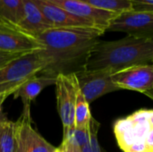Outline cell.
Segmentation results:
<instances>
[{
	"label": "cell",
	"instance_id": "cell-8",
	"mask_svg": "<svg viewBox=\"0 0 153 152\" xmlns=\"http://www.w3.org/2000/svg\"><path fill=\"white\" fill-rule=\"evenodd\" d=\"M112 81L121 90L145 94L153 90V65H134L112 73Z\"/></svg>",
	"mask_w": 153,
	"mask_h": 152
},
{
	"label": "cell",
	"instance_id": "cell-20",
	"mask_svg": "<svg viewBox=\"0 0 153 152\" xmlns=\"http://www.w3.org/2000/svg\"><path fill=\"white\" fill-rule=\"evenodd\" d=\"M132 11L153 12V0H130Z\"/></svg>",
	"mask_w": 153,
	"mask_h": 152
},
{
	"label": "cell",
	"instance_id": "cell-7",
	"mask_svg": "<svg viewBox=\"0 0 153 152\" xmlns=\"http://www.w3.org/2000/svg\"><path fill=\"white\" fill-rule=\"evenodd\" d=\"M63 8L69 13L91 22L94 27L107 31V29L118 15L113 12L95 8L79 0H48Z\"/></svg>",
	"mask_w": 153,
	"mask_h": 152
},
{
	"label": "cell",
	"instance_id": "cell-12",
	"mask_svg": "<svg viewBox=\"0 0 153 152\" xmlns=\"http://www.w3.org/2000/svg\"><path fill=\"white\" fill-rule=\"evenodd\" d=\"M23 17L16 26L22 31L36 38L44 31L52 29L33 0H23Z\"/></svg>",
	"mask_w": 153,
	"mask_h": 152
},
{
	"label": "cell",
	"instance_id": "cell-23",
	"mask_svg": "<svg viewBox=\"0 0 153 152\" xmlns=\"http://www.w3.org/2000/svg\"><path fill=\"white\" fill-rule=\"evenodd\" d=\"M10 95L7 94V93H0V123L6 120V118L4 117V116L3 115V112H2V105L4 103V101L9 97Z\"/></svg>",
	"mask_w": 153,
	"mask_h": 152
},
{
	"label": "cell",
	"instance_id": "cell-14",
	"mask_svg": "<svg viewBox=\"0 0 153 152\" xmlns=\"http://www.w3.org/2000/svg\"><path fill=\"white\" fill-rule=\"evenodd\" d=\"M30 107H23L20 118L14 123V151L13 152H27V132L30 121Z\"/></svg>",
	"mask_w": 153,
	"mask_h": 152
},
{
	"label": "cell",
	"instance_id": "cell-26",
	"mask_svg": "<svg viewBox=\"0 0 153 152\" xmlns=\"http://www.w3.org/2000/svg\"><path fill=\"white\" fill-rule=\"evenodd\" d=\"M0 152H1V151H0Z\"/></svg>",
	"mask_w": 153,
	"mask_h": 152
},
{
	"label": "cell",
	"instance_id": "cell-4",
	"mask_svg": "<svg viewBox=\"0 0 153 152\" xmlns=\"http://www.w3.org/2000/svg\"><path fill=\"white\" fill-rule=\"evenodd\" d=\"M57 109L62 121L64 135L75 128V103L79 85L74 73H60L56 82Z\"/></svg>",
	"mask_w": 153,
	"mask_h": 152
},
{
	"label": "cell",
	"instance_id": "cell-3",
	"mask_svg": "<svg viewBox=\"0 0 153 152\" xmlns=\"http://www.w3.org/2000/svg\"><path fill=\"white\" fill-rule=\"evenodd\" d=\"M49 62L43 49L23 54L0 67V93L13 94L25 82L48 69Z\"/></svg>",
	"mask_w": 153,
	"mask_h": 152
},
{
	"label": "cell",
	"instance_id": "cell-22",
	"mask_svg": "<svg viewBox=\"0 0 153 152\" xmlns=\"http://www.w3.org/2000/svg\"><path fill=\"white\" fill-rule=\"evenodd\" d=\"M22 55H23V54H20V53H9V52H4V51H1L0 50V67H2L3 65H6L10 61H12V60L19 57Z\"/></svg>",
	"mask_w": 153,
	"mask_h": 152
},
{
	"label": "cell",
	"instance_id": "cell-2",
	"mask_svg": "<svg viewBox=\"0 0 153 152\" xmlns=\"http://www.w3.org/2000/svg\"><path fill=\"white\" fill-rule=\"evenodd\" d=\"M153 40L126 36L112 41H98L83 69L110 70L113 73L134 65H152Z\"/></svg>",
	"mask_w": 153,
	"mask_h": 152
},
{
	"label": "cell",
	"instance_id": "cell-10",
	"mask_svg": "<svg viewBox=\"0 0 153 152\" xmlns=\"http://www.w3.org/2000/svg\"><path fill=\"white\" fill-rule=\"evenodd\" d=\"M52 28L94 27L91 22L80 19L48 0H33ZM96 28V27H94Z\"/></svg>",
	"mask_w": 153,
	"mask_h": 152
},
{
	"label": "cell",
	"instance_id": "cell-15",
	"mask_svg": "<svg viewBox=\"0 0 153 152\" xmlns=\"http://www.w3.org/2000/svg\"><path fill=\"white\" fill-rule=\"evenodd\" d=\"M89 103L86 101L84 96L80 90L77 92L76 103H75V117L74 124L77 129H87L90 126V121L91 119V114L89 107Z\"/></svg>",
	"mask_w": 153,
	"mask_h": 152
},
{
	"label": "cell",
	"instance_id": "cell-11",
	"mask_svg": "<svg viewBox=\"0 0 153 152\" xmlns=\"http://www.w3.org/2000/svg\"><path fill=\"white\" fill-rule=\"evenodd\" d=\"M56 77L57 74L54 73L42 71L25 82L13 93V98H21L23 107H30L31 101L37 98L45 88L56 84Z\"/></svg>",
	"mask_w": 153,
	"mask_h": 152
},
{
	"label": "cell",
	"instance_id": "cell-1",
	"mask_svg": "<svg viewBox=\"0 0 153 152\" xmlns=\"http://www.w3.org/2000/svg\"><path fill=\"white\" fill-rule=\"evenodd\" d=\"M104 33L94 27H63L39 34L36 39L49 62L48 68L44 71L58 74L60 69L74 65L83 69L90 52Z\"/></svg>",
	"mask_w": 153,
	"mask_h": 152
},
{
	"label": "cell",
	"instance_id": "cell-21",
	"mask_svg": "<svg viewBox=\"0 0 153 152\" xmlns=\"http://www.w3.org/2000/svg\"><path fill=\"white\" fill-rule=\"evenodd\" d=\"M64 152H82L79 145L72 138H63V142L61 144Z\"/></svg>",
	"mask_w": 153,
	"mask_h": 152
},
{
	"label": "cell",
	"instance_id": "cell-19",
	"mask_svg": "<svg viewBox=\"0 0 153 152\" xmlns=\"http://www.w3.org/2000/svg\"><path fill=\"white\" fill-rule=\"evenodd\" d=\"M100 126V123L95 118L91 117L89 126L90 140L89 142L81 149L82 152H106L100 147L98 140V132Z\"/></svg>",
	"mask_w": 153,
	"mask_h": 152
},
{
	"label": "cell",
	"instance_id": "cell-24",
	"mask_svg": "<svg viewBox=\"0 0 153 152\" xmlns=\"http://www.w3.org/2000/svg\"><path fill=\"white\" fill-rule=\"evenodd\" d=\"M152 65H153V64H152ZM145 95H146V96H148L149 98H151L152 99H153V90H151V91L146 92V93H145Z\"/></svg>",
	"mask_w": 153,
	"mask_h": 152
},
{
	"label": "cell",
	"instance_id": "cell-6",
	"mask_svg": "<svg viewBox=\"0 0 153 152\" xmlns=\"http://www.w3.org/2000/svg\"><path fill=\"white\" fill-rule=\"evenodd\" d=\"M107 31L124 32L134 38L153 40V12L122 13L113 20Z\"/></svg>",
	"mask_w": 153,
	"mask_h": 152
},
{
	"label": "cell",
	"instance_id": "cell-13",
	"mask_svg": "<svg viewBox=\"0 0 153 152\" xmlns=\"http://www.w3.org/2000/svg\"><path fill=\"white\" fill-rule=\"evenodd\" d=\"M23 13V0H0V22L17 26Z\"/></svg>",
	"mask_w": 153,
	"mask_h": 152
},
{
	"label": "cell",
	"instance_id": "cell-25",
	"mask_svg": "<svg viewBox=\"0 0 153 152\" xmlns=\"http://www.w3.org/2000/svg\"><path fill=\"white\" fill-rule=\"evenodd\" d=\"M55 152H64V150H63V147L60 146L59 148H56V151Z\"/></svg>",
	"mask_w": 153,
	"mask_h": 152
},
{
	"label": "cell",
	"instance_id": "cell-18",
	"mask_svg": "<svg viewBox=\"0 0 153 152\" xmlns=\"http://www.w3.org/2000/svg\"><path fill=\"white\" fill-rule=\"evenodd\" d=\"M14 143V123L6 119L0 123V151L13 152Z\"/></svg>",
	"mask_w": 153,
	"mask_h": 152
},
{
	"label": "cell",
	"instance_id": "cell-9",
	"mask_svg": "<svg viewBox=\"0 0 153 152\" xmlns=\"http://www.w3.org/2000/svg\"><path fill=\"white\" fill-rule=\"evenodd\" d=\"M43 49L38 39L13 25L0 22V50L26 54Z\"/></svg>",
	"mask_w": 153,
	"mask_h": 152
},
{
	"label": "cell",
	"instance_id": "cell-17",
	"mask_svg": "<svg viewBox=\"0 0 153 152\" xmlns=\"http://www.w3.org/2000/svg\"><path fill=\"white\" fill-rule=\"evenodd\" d=\"M56 148L48 142L36 130L29 125L27 132V152H55Z\"/></svg>",
	"mask_w": 153,
	"mask_h": 152
},
{
	"label": "cell",
	"instance_id": "cell-5",
	"mask_svg": "<svg viewBox=\"0 0 153 152\" xmlns=\"http://www.w3.org/2000/svg\"><path fill=\"white\" fill-rule=\"evenodd\" d=\"M74 73L80 90L89 104L108 93L121 90L112 81L113 73L110 70L82 69Z\"/></svg>",
	"mask_w": 153,
	"mask_h": 152
},
{
	"label": "cell",
	"instance_id": "cell-16",
	"mask_svg": "<svg viewBox=\"0 0 153 152\" xmlns=\"http://www.w3.org/2000/svg\"><path fill=\"white\" fill-rule=\"evenodd\" d=\"M95 8L113 12L120 14L125 12L132 11L130 0H79Z\"/></svg>",
	"mask_w": 153,
	"mask_h": 152
}]
</instances>
